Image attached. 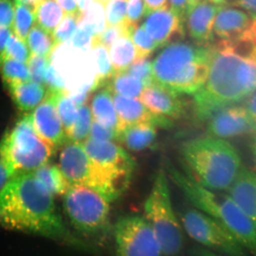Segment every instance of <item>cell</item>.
<instances>
[{"label":"cell","mask_w":256,"mask_h":256,"mask_svg":"<svg viewBox=\"0 0 256 256\" xmlns=\"http://www.w3.org/2000/svg\"><path fill=\"white\" fill-rule=\"evenodd\" d=\"M252 18L242 10L224 5L220 6L216 16L214 31L220 40L236 38L252 23Z\"/></svg>","instance_id":"44dd1931"},{"label":"cell","mask_w":256,"mask_h":256,"mask_svg":"<svg viewBox=\"0 0 256 256\" xmlns=\"http://www.w3.org/2000/svg\"><path fill=\"white\" fill-rule=\"evenodd\" d=\"M54 94L57 110L68 139L78 117V108L65 92Z\"/></svg>","instance_id":"e575fe53"},{"label":"cell","mask_w":256,"mask_h":256,"mask_svg":"<svg viewBox=\"0 0 256 256\" xmlns=\"http://www.w3.org/2000/svg\"><path fill=\"white\" fill-rule=\"evenodd\" d=\"M131 28L132 26L128 24L126 22L117 26H107L104 32L92 37V45H102L110 50L116 40L122 36H129Z\"/></svg>","instance_id":"ab89813d"},{"label":"cell","mask_w":256,"mask_h":256,"mask_svg":"<svg viewBox=\"0 0 256 256\" xmlns=\"http://www.w3.org/2000/svg\"><path fill=\"white\" fill-rule=\"evenodd\" d=\"M12 33V28L0 26V55L4 52L8 40Z\"/></svg>","instance_id":"11a10c76"},{"label":"cell","mask_w":256,"mask_h":256,"mask_svg":"<svg viewBox=\"0 0 256 256\" xmlns=\"http://www.w3.org/2000/svg\"><path fill=\"white\" fill-rule=\"evenodd\" d=\"M13 32L20 38L26 41L32 28L36 23L35 8L30 5L15 2Z\"/></svg>","instance_id":"836d02e7"},{"label":"cell","mask_w":256,"mask_h":256,"mask_svg":"<svg viewBox=\"0 0 256 256\" xmlns=\"http://www.w3.org/2000/svg\"><path fill=\"white\" fill-rule=\"evenodd\" d=\"M218 8L210 0H202L188 6L185 16L186 26L190 36L197 45L208 46L213 41Z\"/></svg>","instance_id":"e0dca14e"},{"label":"cell","mask_w":256,"mask_h":256,"mask_svg":"<svg viewBox=\"0 0 256 256\" xmlns=\"http://www.w3.org/2000/svg\"><path fill=\"white\" fill-rule=\"evenodd\" d=\"M66 14H76L82 12L77 0H56Z\"/></svg>","instance_id":"816d5d0a"},{"label":"cell","mask_w":256,"mask_h":256,"mask_svg":"<svg viewBox=\"0 0 256 256\" xmlns=\"http://www.w3.org/2000/svg\"><path fill=\"white\" fill-rule=\"evenodd\" d=\"M33 173L54 196L65 194L72 186L58 166L47 163Z\"/></svg>","instance_id":"83f0119b"},{"label":"cell","mask_w":256,"mask_h":256,"mask_svg":"<svg viewBox=\"0 0 256 256\" xmlns=\"http://www.w3.org/2000/svg\"><path fill=\"white\" fill-rule=\"evenodd\" d=\"M55 151L38 136L30 116L20 120L0 142V154L16 176L34 172L47 164Z\"/></svg>","instance_id":"8992f818"},{"label":"cell","mask_w":256,"mask_h":256,"mask_svg":"<svg viewBox=\"0 0 256 256\" xmlns=\"http://www.w3.org/2000/svg\"><path fill=\"white\" fill-rule=\"evenodd\" d=\"M31 56V52L26 41L16 36L13 32L0 56L28 64Z\"/></svg>","instance_id":"74e56055"},{"label":"cell","mask_w":256,"mask_h":256,"mask_svg":"<svg viewBox=\"0 0 256 256\" xmlns=\"http://www.w3.org/2000/svg\"><path fill=\"white\" fill-rule=\"evenodd\" d=\"M227 194L256 229V173L242 166Z\"/></svg>","instance_id":"ffe728a7"},{"label":"cell","mask_w":256,"mask_h":256,"mask_svg":"<svg viewBox=\"0 0 256 256\" xmlns=\"http://www.w3.org/2000/svg\"><path fill=\"white\" fill-rule=\"evenodd\" d=\"M117 256H162V250L154 229L146 217L126 216L114 228Z\"/></svg>","instance_id":"8fae6325"},{"label":"cell","mask_w":256,"mask_h":256,"mask_svg":"<svg viewBox=\"0 0 256 256\" xmlns=\"http://www.w3.org/2000/svg\"><path fill=\"white\" fill-rule=\"evenodd\" d=\"M180 96L154 82L144 88L140 100L153 114L172 121L180 118L184 110V104Z\"/></svg>","instance_id":"ac0fdd59"},{"label":"cell","mask_w":256,"mask_h":256,"mask_svg":"<svg viewBox=\"0 0 256 256\" xmlns=\"http://www.w3.org/2000/svg\"><path fill=\"white\" fill-rule=\"evenodd\" d=\"M206 121L210 136L220 139L239 137L256 131L254 119L242 106L224 108L212 114Z\"/></svg>","instance_id":"4fadbf2b"},{"label":"cell","mask_w":256,"mask_h":256,"mask_svg":"<svg viewBox=\"0 0 256 256\" xmlns=\"http://www.w3.org/2000/svg\"><path fill=\"white\" fill-rule=\"evenodd\" d=\"M77 1H78L79 9L82 12L88 8L89 5L92 4V0H77Z\"/></svg>","instance_id":"680465c9"},{"label":"cell","mask_w":256,"mask_h":256,"mask_svg":"<svg viewBox=\"0 0 256 256\" xmlns=\"http://www.w3.org/2000/svg\"><path fill=\"white\" fill-rule=\"evenodd\" d=\"M220 46L226 48L236 54L256 62V20L240 36L230 40H220Z\"/></svg>","instance_id":"d4e9b609"},{"label":"cell","mask_w":256,"mask_h":256,"mask_svg":"<svg viewBox=\"0 0 256 256\" xmlns=\"http://www.w3.org/2000/svg\"><path fill=\"white\" fill-rule=\"evenodd\" d=\"M118 132L116 130L104 126L95 120L92 121L89 136L90 139L97 141L112 142L116 140H118Z\"/></svg>","instance_id":"ee69618b"},{"label":"cell","mask_w":256,"mask_h":256,"mask_svg":"<svg viewBox=\"0 0 256 256\" xmlns=\"http://www.w3.org/2000/svg\"><path fill=\"white\" fill-rule=\"evenodd\" d=\"M156 126L150 124H132L119 134L118 140L132 151H142L153 146L156 138Z\"/></svg>","instance_id":"cb8c5ba5"},{"label":"cell","mask_w":256,"mask_h":256,"mask_svg":"<svg viewBox=\"0 0 256 256\" xmlns=\"http://www.w3.org/2000/svg\"><path fill=\"white\" fill-rule=\"evenodd\" d=\"M36 24L54 34L65 18L64 10L56 0H41L35 8Z\"/></svg>","instance_id":"f1b7e54d"},{"label":"cell","mask_w":256,"mask_h":256,"mask_svg":"<svg viewBox=\"0 0 256 256\" xmlns=\"http://www.w3.org/2000/svg\"><path fill=\"white\" fill-rule=\"evenodd\" d=\"M146 16L144 0H128L127 18L126 23L131 26H136Z\"/></svg>","instance_id":"f6af8a7d"},{"label":"cell","mask_w":256,"mask_h":256,"mask_svg":"<svg viewBox=\"0 0 256 256\" xmlns=\"http://www.w3.org/2000/svg\"><path fill=\"white\" fill-rule=\"evenodd\" d=\"M0 74L6 86L31 80L28 64L0 56Z\"/></svg>","instance_id":"d6a6232c"},{"label":"cell","mask_w":256,"mask_h":256,"mask_svg":"<svg viewBox=\"0 0 256 256\" xmlns=\"http://www.w3.org/2000/svg\"><path fill=\"white\" fill-rule=\"evenodd\" d=\"M146 15L151 12L169 8V0H144Z\"/></svg>","instance_id":"f5cc1de1"},{"label":"cell","mask_w":256,"mask_h":256,"mask_svg":"<svg viewBox=\"0 0 256 256\" xmlns=\"http://www.w3.org/2000/svg\"><path fill=\"white\" fill-rule=\"evenodd\" d=\"M210 72L203 86L194 95L200 120H207L224 108L256 92V62L233 53L217 43L210 44Z\"/></svg>","instance_id":"7a4b0ae2"},{"label":"cell","mask_w":256,"mask_h":256,"mask_svg":"<svg viewBox=\"0 0 256 256\" xmlns=\"http://www.w3.org/2000/svg\"><path fill=\"white\" fill-rule=\"evenodd\" d=\"M94 120L120 132V122L114 107L112 92L107 87L100 88L92 96L90 104Z\"/></svg>","instance_id":"7402d4cb"},{"label":"cell","mask_w":256,"mask_h":256,"mask_svg":"<svg viewBox=\"0 0 256 256\" xmlns=\"http://www.w3.org/2000/svg\"><path fill=\"white\" fill-rule=\"evenodd\" d=\"M14 11L12 0H0V26L12 28Z\"/></svg>","instance_id":"c3c4849f"},{"label":"cell","mask_w":256,"mask_h":256,"mask_svg":"<svg viewBox=\"0 0 256 256\" xmlns=\"http://www.w3.org/2000/svg\"><path fill=\"white\" fill-rule=\"evenodd\" d=\"M80 16L82 12L76 14H66L60 26L53 34L57 46L64 44L72 40L78 30L77 28L80 24Z\"/></svg>","instance_id":"f35d334b"},{"label":"cell","mask_w":256,"mask_h":256,"mask_svg":"<svg viewBox=\"0 0 256 256\" xmlns=\"http://www.w3.org/2000/svg\"><path fill=\"white\" fill-rule=\"evenodd\" d=\"M170 8L185 20L188 6V0H169Z\"/></svg>","instance_id":"db71d44e"},{"label":"cell","mask_w":256,"mask_h":256,"mask_svg":"<svg viewBox=\"0 0 256 256\" xmlns=\"http://www.w3.org/2000/svg\"><path fill=\"white\" fill-rule=\"evenodd\" d=\"M192 252L194 256H222L217 252H212L203 247L196 248L192 250Z\"/></svg>","instance_id":"6f0895ef"},{"label":"cell","mask_w":256,"mask_h":256,"mask_svg":"<svg viewBox=\"0 0 256 256\" xmlns=\"http://www.w3.org/2000/svg\"><path fill=\"white\" fill-rule=\"evenodd\" d=\"M210 2L213 3L218 6H224V5H228L229 0H210Z\"/></svg>","instance_id":"94428289"},{"label":"cell","mask_w":256,"mask_h":256,"mask_svg":"<svg viewBox=\"0 0 256 256\" xmlns=\"http://www.w3.org/2000/svg\"><path fill=\"white\" fill-rule=\"evenodd\" d=\"M16 176L14 172L0 154V192Z\"/></svg>","instance_id":"681fc988"},{"label":"cell","mask_w":256,"mask_h":256,"mask_svg":"<svg viewBox=\"0 0 256 256\" xmlns=\"http://www.w3.org/2000/svg\"><path fill=\"white\" fill-rule=\"evenodd\" d=\"M90 159L102 170L130 182L134 171V160L124 148L112 142L88 139L84 143Z\"/></svg>","instance_id":"7c38bea8"},{"label":"cell","mask_w":256,"mask_h":256,"mask_svg":"<svg viewBox=\"0 0 256 256\" xmlns=\"http://www.w3.org/2000/svg\"><path fill=\"white\" fill-rule=\"evenodd\" d=\"M169 172L174 182L194 208L222 224L246 250L256 256V229L228 194L204 188L171 165Z\"/></svg>","instance_id":"5b68a950"},{"label":"cell","mask_w":256,"mask_h":256,"mask_svg":"<svg viewBox=\"0 0 256 256\" xmlns=\"http://www.w3.org/2000/svg\"><path fill=\"white\" fill-rule=\"evenodd\" d=\"M128 0H112L106 6V28L117 26L126 21Z\"/></svg>","instance_id":"60d3db41"},{"label":"cell","mask_w":256,"mask_h":256,"mask_svg":"<svg viewBox=\"0 0 256 256\" xmlns=\"http://www.w3.org/2000/svg\"><path fill=\"white\" fill-rule=\"evenodd\" d=\"M92 1L98 2H100L101 4H104L106 6V4H107L108 3L110 2V1H112V0H92Z\"/></svg>","instance_id":"be15d7a7"},{"label":"cell","mask_w":256,"mask_h":256,"mask_svg":"<svg viewBox=\"0 0 256 256\" xmlns=\"http://www.w3.org/2000/svg\"><path fill=\"white\" fill-rule=\"evenodd\" d=\"M129 36L137 50L138 58L150 57L156 48H159L142 25L132 26Z\"/></svg>","instance_id":"8d00e7d4"},{"label":"cell","mask_w":256,"mask_h":256,"mask_svg":"<svg viewBox=\"0 0 256 256\" xmlns=\"http://www.w3.org/2000/svg\"><path fill=\"white\" fill-rule=\"evenodd\" d=\"M32 55L50 57L57 46L53 34L35 24L26 40Z\"/></svg>","instance_id":"4dcf8cb0"},{"label":"cell","mask_w":256,"mask_h":256,"mask_svg":"<svg viewBox=\"0 0 256 256\" xmlns=\"http://www.w3.org/2000/svg\"><path fill=\"white\" fill-rule=\"evenodd\" d=\"M92 53L96 68V90L102 88L116 74L108 48L100 44L92 45Z\"/></svg>","instance_id":"f546056e"},{"label":"cell","mask_w":256,"mask_h":256,"mask_svg":"<svg viewBox=\"0 0 256 256\" xmlns=\"http://www.w3.org/2000/svg\"><path fill=\"white\" fill-rule=\"evenodd\" d=\"M58 168L72 186L92 188L94 164L82 143L68 141L60 153Z\"/></svg>","instance_id":"5bb4252c"},{"label":"cell","mask_w":256,"mask_h":256,"mask_svg":"<svg viewBox=\"0 0 256 256\" xmlns=\"http://www.w3.org/2000/svg\"><path fill=\"white\" fill-rule=\"evenodd\" d=\"M254 126H255V130L256 131V118L254 119Z\"/></svg>","instance_id":"03108f58"},{"label":"cell","mask_w":256,"mask_h":256,"mask_svg":"<svg viewBox=\"0 0 256 256\" xmlns=\"http://www.w3.org/2000/svg\"><path fill=\"white\" fill-rule=\"evenodd\" d=\"M44 86L47 88L48 92H65L66 85L64 79L60 74L56 70L53 66L50 63V66L47 69L46 76H45Z\"/></svg>","instance_id":"bcb514c9"},{"label":"cell","mask_w":256,"mask_h":256,"mask_svg":"<svg viewBox=\"0 0 256 256\" xmlns=\"http://www.w3.org/2000/svg\"><path fill=\"white\" fill-rule=\"evenodd\" d=\"M50 65L48 57L32 54L28 63L31 80L44 86L45 76Z\"/></svg>","instance_id":"7bdbcfd3"},{"label":"cell","mask_w":256,"mask_h":256,"mask_svg":"<svg viewBox=\"0 0 256 256\" xmlns=\"http://www.w3.org/2000/svg\"><path fill=\"white\" fill-rule=\"evenodd\" d=\"M92 121L94 118L90 106L86 104L79 108L78 117L69 136L68 141L84 144L90 136Z\"/></svg>","instance_id":"d590c367"},{"label":"cell","mask_w":256,"mask_h":256,"mask_svg":"<svg viewBox=\"0 0 256 256\" xmlns=\"http://www.w3.org/2000/svg\"><path fill=\"white\" fill-rule=\"evenodd\" d=\"M133 76L142 80L146 86L154 84L152 74V62L149 57L138 58L126 70Z\"/></svg>","instance_id":"b9f144b4"},{"label":"cell","mask_w":256,"mask_h":256,"mask_svg":"<svg viewBox=\"0 0 256 256\" xmlns=\"http://www.w3.org/2000/svg\"><path fill=\"white\" fill-rule=\"evenodd\" d=\"M184 232L205 248L227 256H246V249L220 222L196 208L180 216Z\"/></svg>","instance_id":"9c48e42d"},{"label":"cell","mask_w":256,"mask_h":256,"mask_svg":"<svg viewBox=\"0 0 256 256\" xmlns=\"http://www.w3.org/2000/svg\"><path fill=\"white\" fill-rule=\"evenodd\" d=\"M244 107L252 119L256 118V92L250 96V98L247 101Z\"/></svg>","instance_id":"9f6ffc18"},{"label":"cell","mask_w":256,"mask_h":256,"mask_svg":"<svg viewBox=\"0 0 256 256\" xmlns=\"http://www.w3.org/2000/svg\"><path fill=\"white\" fill-rule=\"evenodd\" d=\"M110 202L92 188L74 185L64 195V208L74 228L87 237L102 236L110 226Z\"/></svg>","instance_id":"ba28073f"},{"label":"cell","mask_w":256,"mask_h":256,"mask_svg":"<svg viewBox=\"0 0 256 256\" xmlns=\"http://www.w3.org/2000/svg\"><path fill=\"white\" fill-rule=\"evenodd\" d=\"M30 117L38 136L54 149L68 142V137L56 106L54 92H48L46 98L30 114Z\"/></svg>","instance_id":"9a60e30c"},{"label":"cell","mask_w":256,"mask_h":256,"mask_svg":"<svg viewBox=\"0 0 256 256\" xmlns=\"http://www.w3.org/2000/svg\"><path fill=\"white\" fill-rule=\"evenodd\" d=\"M79 26L86 30L92 37L104 32L106 28L105 5L92 1L88 8L82 12Z\"/></svg>","instance_id":"1f68e13d"},{"label":"cell","mask_w":256,"mask_h":256,"mask_svg":"<svg viewBox=\"0 0 256 256\" xmlns=\"http://www.w3.org/2000/svg\"><path fill=\"white\" fill-rule=\"evenodd\" d=\"M92 36L85 28L79 26L75 34L69 41V45L84 50H92Z\"/></svg>","instance_id":"7dc6e473"},{"label":"cell","mask_w":256,"mask_h":256,"mask_svg":"<svg viewBox=\"0 0 256 256\" xmlns=\"http://www.w3.org/2000/svg\"><path fill=\"white\" fill-rule=\"evenodd\" d=\"M185 173L204 188L228 191L242 168L238 151L226 140L210 137L192 140L184 144Z\"/></svg>","instance_id":"3957f363"},{"label":"cell","mask_w":256,"mask_h":256,"mask_svg":"<svg viewBox=\"0 0 256 256\" xmlns=\"http://www.w3.org/2000/svg\"><path fill=\"white\" fill-rule=\"evenodd\" d=\"M142 26L158 47L181 41L184 37V18L169 8L148 13Z\"/></svg>","instance_id":"2e32d148"},{"label":"cell","mask_w":256,"mask_h":256,"mask_svg":"<svg viewBox=\"0 0 256 256\" xmlns=\"http://www.w3.org/2000/svg\"><path fill=\"white\" fill-rule=\"evenodd\" d=\"M144 210L159 240L163 256L178 255L184 246L183 229L173 208L168 178L163 172L156 175Z\"/></svg>","instance_id":"52a82bcc"},{"label":"cell","mask_w":256,"mask_h":256,"mask_svg":"<svg viewBox=\"0 0 256 256\" xmlns=\"http://www.w3.org/2000/svg\"><path fill=\"white\" fill-rule=\"evenodd\" d=\"M41 0H15V2L22 3V4L30 5V6L36 8L37 4Z\"/></svg>","instance_id":"91938a15"},{"label":"cell","mask_w":256,"mask_h":256,"mask_svg":"<svg viewBox=\"0 0 256 256\" xmlns=\"http://www.w3.org/2000/svg\"><path fill=\"white\" fill-rule=\"evenodd\" d=\"M111 62L116 72H126L138 58V52L129 36L120 37L110 47Z\"/></svg>","instance_id":"4316f807"},{"label":"cell","mask_w":256,"mask_h":256,"mask_svg":"<svg viewBox=\"0 0 256 256\" xmlns=\"http://www.w3.org/2000/svg\"><path fill=\"white\" fill-rule=\"evenodd\" d=\"M0 224L74 247L86 248L66 226L54 196L33 172L18 175L0 192Z\"/></svg>","instance_id":"6da1fadb"},{"label":"cell","mask_w":256,"mask_h":256,"mask_svg":"<svg viewBox=\"0 0 256 256\" xmlns=\"http://www.w3.org/2000/svg\"><path fill=\"white\" fill-rule=\"evenodd\" d=\"M252 156H254V168H255V172L256 173V137L255 138V140H254V142H252Z\"/></svg>","instance_id":"6125c7cd"},{"label":"cell","mask_w":256,"mask_h":256,"mask_svg":"<svg viewBox=\"0 0 256 256\" xmlns=\"http://www.w3.org/2000/svg\"><path fill=\"white\" fill-rule=\"evenodd\" d=\"M210 54V45L170 44L152 62L154 82L178 95H194L208 77Z\"/></svg>","instance_id":"277c9868"},{"label":"cell","mask_w":256,"mask_h":256,"mask_svg":"<svg viewBox=\"0 0 256 256\" xmlns=\"http://www.w3.org/2000/svg\"><path fill=\"white\" fill-rule=\"evenodd\" d=\"M112 98L120 122V132L128 126L136 124H150L158 128H163L172 126V121L153 114L137 98L114 94H112Z\"/></svg>","instance_id":"d6986e66"},{"label":"cell","mask_w":256,"mask_h":256,"mask_svg":"<svg viewBox=\"0 0 256 256\" xmlns=\"http://www.w3.org/2000/svg\"><path fill=\"white\" fill-rule=\"evenodd\" d=\"M104 87H107L112 94L132 98H140L146 86L142 80L127 72H116Z\"/></svg>","instance_id":"484cf974"},{"label":"cell","mask_w":256,"mask_h":256,"mask_svg":"<svg viewBox=\"0 0 256 256\" xmlns=\"http://www.w3.org/2000/svg\"><path fill=\"white\" fill-rule=\"evenodd\" d=\"M229 4L245 10L256 20V0H232Z\"/></svg>","instance_id":"f907efd6"},{"label":"cell","mask_w":256,"mask_h":256,"mask_svg":"<svg viewBox=\"0 0 256 256\" xmlns=\"http://www.w3.org/2000/svg\"><path fill=\"white\" fill-rule=\"evenodd\" d=\"M8 88L14 104L24 112L35 110L48 95L45 86L32 80L12 84Z\"/></svg>","instance_id":"603a6c76"},{"label":"cell","mask_w":256,"mask_h":256,"mask_svg":"<svg viewBox=\"0 0 256 256\" xmlns=\"http://www.w3.org/2000/svg\"><path fill=\"white\" fill-rule=\"evenodd\" d=\"M200 1H202V0H188V6H190V5L195 4V3L198 2Z\"/></svg>","instance_id":"e7e4bbea"},{"label":"cell","mask_w":256,"mask_h":256,"mask_svg":"<svg viewBox=\"0 0 256 256\" xmlns=\"http://www.w3.org/2000/svg\"><path fill=\"white\" fill-rule=\"evenodd\" d=\"M54 50L50 63L65 82V92L68 96L95 92L96 68L92 50L75 48Z\"/></svg>","instance_id":"30bf717a"}]
</instances>
